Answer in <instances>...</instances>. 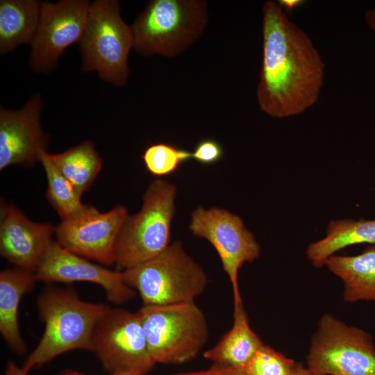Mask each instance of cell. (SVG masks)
Here are the masks:
<instances>
[{
  "mask_svg": "<svg viewBox=\"0 0 375 375\" xmlns=\"http://www.w3.org/2000/svg\"><path fill=\"white\" fill-rule=\"evenodd\" d=\"M189 228L197 237L208 241L221 260L232 286L234 306L243 303L238 284V272L245 262L259 256L260 247L242 219L230 211L217 207L199 206L191 215Z\"/></svg>",
  "mask_w": 375,
  "mask_h": 375,
  "instance_id": "obj_10",
  "label": "cell"
},
{
  "mask_svg": "<svg viewBox=\"0 0 375 375\" xmlns=\"http://www.w3.org/2000/svg\"><path fill=\"white\" fill-rule=\"evenodd\" d=\"M122 272L125 283L138 292L142 306L194 302L208 283L202 267L179 241L170 244L154 258Z\"/></svg>",
  "mask_w": 375,
  "mask_h": 375,
  "instance_id": "obj_4",
  "label": "cell"
},
{
  "mask_svg": "<svg viewBox=\"0 0 375 375\" xmlns=\"http://www.w3.org/2000/svg\"><path fill=\"white\" fill-rule=\"evenodd\" d=\"M58 375H85L80 372L73 370L71 369H65L62 371L60 372ZM110 375H117V374H110Z\"/></svg>",
  "mask_w": 375,
  "mask_h": 375,
  "instance_id": "obj_30",
  "label": "cell"
},
{
  "mask_svg": "<svg viewBox=\"0 0 375 375\" xmlns=\"http://www.w3.org/2000/svg\"><path fill=\"white\" fill-rule=\"evenodd\" d=\"M42 163L47 180V199L62 219L75 216L88 206L81 201L82 194L54 166L47 151H42Z\"/></svg>",
  "mask_w": 375,
  "mask_h": 375,
  "instance_id": "obj_22",
  "label": "cell"
},
{
  "mask_svg": "<svg viewBox=\"0 0 375 375\" xmlns=\"http://www.w3.org/2000/svg\"><path fill=\"white\" fill-rule=\"evenodd\" d=\"M208 21L203 0H151L131 25L134 49L144 56L175 57L196 42Z\"/></svg>",
  "mask_w": 375,
  "mask_h": 375,
  "instance_id": "obj_3",
  "label": "cell"
},
{
  "mask_svg": "<svg viewBox=\"0 0 375 375\" xmlns=\"http://www.w3.org/2000/svg\"><path fill=\"white\" fill-rule=\"evenodd\" d=\"M128 217L122 204L106 212L88 205L81 212L55 226L56 241L75 254L112 266L115 265L117 240Z\"/></svg>",
  "mask_w": 375,
  "mask_h": 375,
  "instance_id": "obj_12",
  "label": "cell"
},
{
  "mask_svg": "<svg viewBox=\"0 0 375 375\" xmlns=\"http://www.w3.org/2000/svg\"><path fill=\"white\" fill-rule=\"evenodd\" d=\"M43 101L35 93L17 110L0 108V170L11 165L30 167L47 151L50 137L42 129Z\"/></svg>",
  "mask_w": 375,
  "mask_h": 375,
  "instance_id": "obj_13",
  "label": "cell"
},
{
  "mask_svg": "<svg viewBox=\"0 0 375 375\" xmlns=\"http://www.w3.org/2000/svg\"><path fill=\"white\" fill-rule=\"evenodd\" d=\"M375 244V219H350L331 220L326 236L310 244L306 256L312 265L319 268L335 252L353 244Z\"/></svg>",
  "mask_w": 375,
  "mask_h": 375,
  "instance_id": "obj_20",
  "label": "cell"
},
{
  "mask_svg": "<svg viewBox=\"0 0 375 375\" xmlns=\"http://www.w3.org/2000/svg\"><path fill=\"white\" fill-rule=\"evenodd\" d=\"M311 375H375V349L371 336L324 315L307 356Z\"/></svg>",
  "mask_w": 375,
  "mask_h": 375,
  "instance_id": "obj_8",
  "label": "cell"
},
{
  "mask_svg": "<svg viewBox=\"0 0 375 375\" xmlns=\"http://www.w3.org/2000/svg\"><path fill=\"white\" fill-rule=\"evenodd\" d=\"M90 4L88 0L42 2L38 27L30 44L28 64L34 73H49L69 46L79 43Z\"/></svg>",
  "mask_w": 375,
  "mask_h": 375,
  "instance_id": "obj_11",
  "label": "cell"
},
{
  "mask_svg": "<svg viewBox=\"0 0 375 375\" xmlns=\"http://www.w3.org/2000/svg\"><path fill=\"white\" fill-rule=\"evenodd\" d=\"M224 150L221 144L213 139L200 140L192 151V159L204 165H212L217 163L223 157Z\"/></svg>",
  "mask_w": 375,
  "mask_h": 375,
  "instance_id": "obj_25",
  "label": "cell"
},
{
  "mask_svg": "<svg viewBox=\"0 0 375 375\" xmlns=\"http://www.w3.org/2000/svg\"><path fill=\"white\" fill-rule=\"evenodd\" d=\"M48 154L54 166L82 194L90 188L101 169L102 159L92 141Z\"/></svg>",
  "mask_w": 375,
  "mask_h": 375,
  "instance_id": "obj_21",
  "label": "cell"
},
{
  "mask_svg": "<svg viewBox=\"0 0 375 375\" xmlns=\"http://www.w3.org/2000/svg\"><path fill=\"white\" fill-rule=\"evenodd\" d=\"M0 253L15 267L35 273L50 244L55 226L30 220L17 208L1 201Z\"/></svg>",
  "mask_w": 375,
  "mask_h": 375,
  "instance_id": "obj_15",
  "label": "cell"
},
{
  "mask_svg": "<svg viewBox=\"0 0 375 375\" xmlns=\"http://www.w3.org/2000/svg\"><path fill=\"white\" fill-rule=\"evenodd\" d=\"M262 60L256 95L260 109L275 118L305 112L316 103L325 65L310 37L274 1L262 7Z\"/></svg>",
  "mask_w": 375,
  "mask_h": 375,
  "instance_id": "obj_1",
  "label": "cell"
},
{
  "mask_svg": "<svg viewBox=\"0 0 375 375\" xmlns=\"http://www.w3.org/2000/svg\"><path fill=\"white\" fill-rule=\"evenodd\" d=\"M325 265L342 281L345 301H375V244L357 256L332 255Z\"/></svg>",
  "mask_w": 375,
  "mask_h": 375,
  "instance_id": "obj_18",
  "label": "cell"
},
{
  "mask_svg": "<svg viewBox=\"0 0 375 375\" xmlns=\"http://www.w3.org/2000/svg\"><path fill=\"white\" fill-rule=\"evenodd\" d=\"M176 187L156 179L143 195L142 206L125 221L115 245L117 270L124 271L158 256L170 244Z\"/></svg>",
  "mask_w": 375,
  "mask_h": 375,
  "instance_id": "obj_5",
  "label": "cell"
},
{
  "mask_svg": "<svg viewBox=\"0 0 375 375\" xmlns=\"http://www.w3.org/2000/svg\"><path fill=\"white\" fill-rule=\"evenodd\" d=\"M304 375H311V374H310V372H308L307 374H304Z\"/></svg>",
  "mask_w": 375,
  "mask_h": 375,
  "instance_id": "obj_32",
  "label": "cell"
},
{
  "mask_svg": "<svg viewBox=\"0 0 375 375\" xmlns=\"http://www.w3.org/2000/svg\"><path fill=\"white\" fill-rule=\"evenodd\" d=\"M79 47L82 69L97 72L100 78L115 86H124L128 79V57L134 48L131 26L120 15L116 0L91 2Z\"/></svg>",
  "mask_w": 375,
  "mask_h": 375,
  "instance_id": "obj_6",
  "label": "cell"
},
{
  "mask_svg": "<svg viewBox=\"0 0 375 375\" xmlns=\"http://www.w3.org/2000/svg\"><path fill=\"white\" fill-rule=\"evenodd\" d=\"M138 312L155 364L187 362L198 355L206 342L207 320L194 301L142 306Z\"/></svg>",
  "mask_w": 375,
  "mask_h": 375,
  "instance_id": "obj_7",
  "label": "cell"
},
{
  "mask_svg": "<svg viewBox=\"0 0 375 375\" xmlns=\"http://www.w3.org/2000/svg\"><path fill=\"white\" fill-rule=\"evenodd\" d=\"M146 169L158 177L176 172L184 162L192 159V151L165 142L147 147L142 156Z\"/></svg>",
  "mask_w": 375,
  "mask_h": 375,
  "instance_id": "obj_23",
  "label": "cell"
},
{
  "mask_svg": "<svg viewBox=\"0 0 375 375\" xmlns=\"http://www.w3.org/2000/svg\"><path fill=\"white\" fill-rule=\"evenodd\" d=\"M284 12L292 13L294 10L298 8L305 3L303 0H279L277 2Z\"/></svg>",
  "mask_w": 375,
  "mask_h": 375,
  "instance_id": "obj_27",
  "label": "cell"
},
{
  "mask_svg": "<svg viewBox=\"0 0 375 375\" xmlns=\"http://www.w3.org/2000/svg\"><path fill=\"white\" fill-rule=\"evenodd\" d=\"M177 375H212V373L210 368H209L207 370L190 372V373H184V374H177Z\"/></svg>",
  "mask_w": 375,
  "mask_h": 375,
  "instance_id": "obj_31",
  "label": "cell"
},
{
  "mask_svg": "<svg viewBox=\"0 0 375 375\" xmlns=\"http://www.w3.org/2000/svg\"><path fill=\"white\" fill-rule=\"evenodd\" d=\"M244 375H304L306 367L264 344L242 372Z\"/></svg>",
  "mask_w": 375,
  "mask_h": 375,
  "instance_id": "obj_24",
  "label": "cell"
},
{
  "mask_svg": "<svg viewBox=\"0 0 375 375\" xmlns=\"http://www.w3.org/2000/svg\"><path fill=\"white\" fill-rule=\"evenodd\" d=\"M37 281H85L101 286L109 301L122 304L131 300L135 291L124 281L122 272L112 271L75 254L53 240L34 273Z\"/></svg>",
  "mask_w": 375,
  "mask_h": 375,
  "instance_id": "obj_14",
  "label": "cell"
},
{
  "mask_svg": "<svg viewBox=\"0 0 375 375\" xmlns=\"http://www.w3.org/2000/svg\"><path fill=\"white\" fill-rule=\"evenodd\" d=\"M212 375H244L242 372L224 367L217 364H214L210 367Z\"/></svg>",
  "mask_w": 375,
  "mask_h": 375,
  "instance_id": "obj_26",
  "label": "cell"
},
{
  "mask_svg": "<svg viewBox=\"0 0 375 375\" xmlns=\"http://www.w3.org/2000/svg\"><path fill=\"white\" fill-rule=\"evenodd\" d=\"M34 273L18 267L0 273V332L9 347L23 354L27 347L18 324V310L22 297L31 292L36 282Z\"/></svg>",
  "mask_w": 375,
  "mask_h": 375,
  "instance_id": "obj_16",
  "label": "cell"
},
{
  "mask_svg": "<svg viewBox=\"0 0 375 375\" xmlns=\"http://www.w3.org/2000/svg\"><path fill=\"white\" fill-rule=\"evenodd\" d=\"M37 306L45 328L38 344L22 365L27 372L67 351H92L94 327L110 308L83 301L74 292L65 289L45 290Z\"/></svg>",
  "mask_w": 375,
  "mask_h": 375,
  "instance_id": "obj_2",
  "label": "cell"
},
{
  "mask_svg": "<svg viewBox=\"0 0 375 375\" xmlns=\"http://www.w3.org/2000/svg\"><path fill=\"white\" fill-rule=\"evenodd\" d=\"M92 346L110 374L147 375L155 365L138 311L110 308L94 327Z\"/></svg>",
  "mask_w": 375,
  "mask_h": 375,
  "instance_id": "obj_9",
  "label": "cell"
},
{
  "mask_svg": "<svg viewBox=\"0 0 375 375\" xmlns=\"http://www.w3.org/2000/svg\"><path fill=\"white\" fill-rule=\"evenodd\" d=\"M42 1L38 0L0 1V55L19 45L31 44L40 17Z\"/></svg>",
  "mask_w": 375,
  "mask_h": 375,
  "instance_id": "obj_19",
  "label": "cell"
},
{
  "mask_svg": "<svg viewBox=\"0 0 375 375\" xmlns=\"http://www.w3.org/2000/svg\"><path fill=\"white\" fill-rule=\"evenodd\" d=\"M264 345L251 329L243 303L234 306L231 328L203 357L224 367L242 372L256 353Z\"/></svg>",
  "mask_w": 375,
  "mask_h": 375,
  "instance_id": "obj_17",
  "label": "cell"
},
{
  "mask_svg": "<svg viewBox=\"0 0 375 375\" xmlns=\"http://www.w3.org/2000/svg\"><path fill=\"white\" fill-rule=\"evenodd\" d=\"M365 20L367 25L375 32V6L367 10L365 14Z\"/></svg>",
  "mask_w": 375,
  "mask_h": 375,
  "instance_id": "obj_29",
  "label": "cell"
},
{
  "mask_svg": "<svg viewBox=\"0 0 375 375\" xmlns=\"http://www.w3.org/2000/svg\"><path fill=\"white\" fill-rule=\"evenodd\" d=\"M26 371L23 367H19L15 362L10 360L8 362L5 375H28Z\"/></svg>",
  "mask_w": 375,
  "mask_h": 375,
  "instance_id": "obj_28",
  "label": "cell"
}]
</instances>
